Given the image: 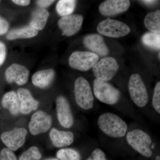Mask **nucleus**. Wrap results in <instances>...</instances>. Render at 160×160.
I'll return each mask as SVG.
<instances>
[{
  "label": "nucleus",
  "instance_id": "1",
  "mask_svg": "<svg viewBox=\"0 0 160 160\" xmlns=\"http://www.w3.org/2000/svg\"><path fill=\"white\" fill-rule=\"evenodd\" d=\"M99 128L104 134L112 138H121L126 135L128 126L118 116L106 112L98 118Z\"/></svg>",
  "mask_w": 160,
  "mask_h": 160
},
{
  "label": "nucleus",
  "instance_id": "2",
  "mask_svg": "<svg viewBox=\"0 0 160 160\" xmlns=\"http://www.w3.org/2000/svg\"><path fill=\"white\" fill-rule=\"evenodd\" d=\"M128 144L143 156L150 158L152 154L150 146L152 140L148 133L140 129L129 132L126 135Z\"/></svg>",
  "mask_w": 160,
  "mask_h": 160
},
{
  "label": "nucleus",
  "instance_id": "3",
  "mask_svg": "<svg viewBox=\"0 0 160 160\" xmlns=\"http://www.w3.org/2000/svg\"><path fill=\"white\" fill-rule=\"evenodd\" d=\"M93 89L96 98L102 102L114 105L119 101L120 91L108 82L95 79Z\"/></svg>",
  "mask_w": 160,
  "mask_h": 160
},
{
  "label": "nucleus",
  "instance_id": "4",
  "mask_svg": "<svg viewBox=\"0 0 160 160\" xmlns=\"http://www.w3.org/2000/svg\"><path fill=\"white\" fill-rule=\"evenodd\" d=\"M75 97L78 106L85 110L93 108L94 97L90 84L85 78L80 77L74 83Z\"/></svg>",
  "mask_w": 160,
  "mask_h": 160
},
{
  "label": "nucleus",
  "instance_id": "5",
  "mask_svg": "<svg viewBox=\"0 0 160 160\" xmlns=\"http://www.w3.org/2000/svg\"><path fill=\"white\" fill-rule=\"evenodd\" d=\"M128 87L132 102L140 108L145 107L148 103L149 97L146 85L139 75H132L129 78Z\"/></svg>",
  "mask_w": 160,
  "mask_h": 160
},
{
  "label": "nucleus",
  "instance_id": "6",
  "mask_svg": "<svg viewBox=\"0 0 160 160\" xmlns=\"http://www.w3.org/2000/svg\"><path fill=\"white\" fill-rule=\"evenodd\" d=\"M97 29L100 34L112 38L125 36L130 32V28L125 23L109 18L100 22Z\"/></svg>",
  "mask_w": 160,
  "mask_h": 160
},
{
  "label": "nucleus",
  "instance_id": "7",
  "mask_svg": "<svg viewBox=\"0 0 160 160\" xmlns=\"http://www.w3.org/2000/svg\"><path fill=\"white\" fill-rule=\"evenodd\" d=\"M98 55L90 52L75 51L69 57V66L81 71H88L98 62Z\"/></svg>",
  "mask_w": 160,
  "mask_h": 160
},
{
  "label": "nucleus",
  "instance_id": "8",
  "mask_svg": "<svg viewBox=\"0 0 160 160\" xmlns=\"http://www.w3.org/2000/svg\"><path fill=\"white\" fill-rule=\"evenodd\" d=\"M119 68L117 61L111 57H106L98 61L92 68L96 78L108 82L114 77Z\"/></svg>",
  "mask_w": 160,
  "mask_h": 160
},
{
  "label": "nucleus",
  "instance_id": "9",
  "mask_svg": "<svg viewBox=\"0 0 160 160\" xmlns=\"http://www.w3.org/2000/svg\"><path fill=\"white\" fill-rule=\"evenodd\" d=\"M27 131L23 128H15L1 135L2 142L11 151H16L24 145Z\"/></svg>",
  "mask_w": 160,
  "mask_h": 160
},
{
  "label": "nucleus",
  "instance_id": "10",
  "mask_svg": "<svg viewBox=\"0 0 160 160\" xmlns=\"http://www.w3.org/2000/svg\"><path fill=\"white\" fill-rule=\"evenodd\" d=\"M52 125L51 116L40 110L32 115L29 124L30 132L33 135L42 134L48 131Z\"/></svg>",
  "mask_w": 160,
  "mask_h": 160
},
{
  "label": "nucleus",
  "instance_id": "11",
  "mask_svg": "<svg viewBox=\"0 0 160 160\" xmlns=\"http://www.w3.org/2000/svg\"><path fill=\"white\" fill-rule=\"evenodd\" d=\"M83 22V17L81 15H70L61 18L58 22V26L62 31V35L70 37L79 31Z\"/></svg>",
  "mask_w": 160,
  "mask_h": 160
},
{
  "label": "nucleus",
  "instance_id": "12",
  "mask_svg": "<svg viewBox=\"0 0 160 160\" xmlns=\"http://www.w3.org/2000/svg\"><path fill=\"white\" fill-rule=\"evenodd\" d=\"M58 120L60 125L65 128H69L74 123V118L68 100L60 96L56 100Z\"/></svg>",
  "mask_w": 160,
  "mask_h": 160
},
{
  "label": "nucleus",
  "instance_id": "13",
  "mask_svg": "<svg viewBox=\"0 0 160 160\" xmlns=\"http://www.w3.org/2000/svg\"><path fill=\"white\" fill-rule=\"evenodd\" d=\"M29 74V69L26 66L14 63L6 69L5 77L8 82H15L18 85L22 86L27 82Z\"/></svg>",
  "mask_w": 160,
  "mask_h": 160
},
{
  "label": "nucleus",
  "instance_id": "14",
  "mask_svg": "<svg viewBox=\"0 0 160 160\" xmlns=\"http://www.w3.org/2000/svg\"><path fill=\"white\" fill-rule=\"evenodd\" d=\"M130 5L128 0H107L100 4L99 10L103 15L110 16L126 11Z\"/></svg>",
  "mask_w": 160,
  "mask_h": 160
},
{
  "label": "nucleus",
  "instance_id": "15",
  "mask_svg": "<svg viewBox=\"0 0 160 160\" xmlns=\"http://www.w3.org/2000/svg\"><path fill=\"white\" fill-rule=\"evenodd\" d=\"M83 43L87 49L98 55L105 57L109 54V48L102 37L100 35H87L83 39Z\"/></svg>",
  "mask_w": 160,
  "mask_h": 160
},
{
  "label": "nucleus",
  "instance_id": "16",
  "mask_svg": "<svg viewBox=\"0 0 160 160\" xmlns=\"http://www.w3.org/2000/svg\"><path fill=\"white\" fill-rule=\"evenodd\" d=\"M18 96L20 102V112L24 114H28L32 110H35L38 107V101L32 97L31 92L24 88L18 89Z\"/></svg>",
  "mask_w": 160,
  "mask_h": 160
},
{
  "label": "nucleus",
  "instance_id": "17",
  "mask_svg": "<svg viewBox=\"0 0 160 160\" xmlns=\"http://www.w3.org/2000/svg\"><path fill=\"white\" fill-rule=\"evenodd\" d=\"M52 144L58 148L71 145L74 141V135L70 131H61L52 128L49 133Z\"/></svg>",
  "mask_w": 160,
  "mask_h": 160
},
{
  "label": "nucleus",
  "instance_id": "18",
  "mask_svg": "<svg viewBox=\"0 0 160 160\" xmlns=\"http://www.w3.org/2000/svg\"><path fill=\"white\" fill-rule=\"evenodd\" d=\"M55 72L53 69H43L36 72L32 78L34 86L40 88L49 87L54 80Z\"/></svg>",
  "mask_w": 160,
  "mask_h": 160
},
{
  "label": "nucleus",
  "instance_id": "19",
  "mask_svg": "<svg viewBox=\"0 0 160 160\" xmlns=\"http://www.w3.org/2000/svg\"><path fill=\"white\" fill-rule=\"evenodd\" d=\"M49 16V13L46 9L39 8L35 9L32 14L29 26L38 31L45 28Z\"/></svg>",
  "mask_w": 160,
  "mask_h": 160
},
{
  "label": "nucleus",
  "instance_id": "20",
  "mask_svg": "<svg viewBox=\"0 0 160 160\" xmlns=\"http://www.w3.org/2000/svg\"><path fill=\"white\" fill-rule=\"evenodd\" d=\"M2 106L9 110L13 115H17L20 111V101L15 92L9 91L4 95L2 102Z\"/></svg>",
  "mask_w": 160,
  "mask_h": 160
},
{
  "label": "nucleus",
  "instance_id": "21",
  "mask_svg": "<svg viewBox=\"0 0 160 160\" xmlns=\"http://www.w3.org/2000/svg\"><path fill=\"white\" fill-rule=\"evenodd\" d=\"M38 31L30 26H26L21 28L12 29L7 35L6 38L9 40L18 39H27L34 37L37 35Z\"/></svg>",
  "mask_w": 160,
  "mask_h": 160
},
{
  "label": "nucleus",
  "instance_id": "22",
  "mask_svg": "<svg viewBox=\"0 0 160 160\" xmlns=\"http://www.w3.org/2000/svg\"><path fill=\"white\" fill-rule=\"evenodd\" d=\"M144 25L151 32L160 34V10L148 13L144 19Z\"/></svg>",
  "mask_w": 160,
  "mask_h": 160
},
{
  "label": "nucleus",
  "instance_id": "23",
  "mask_svg": "<svg viewBox=\"0 0 160 160\" xmlns=\"http://www.w3.org/2000/svg\"><path fill=\"white\" fill-rule=\"evenodd\" d=\"M77 1L73 0H60L57 4L56 10L61 16L70 15L74 11Z\"/></svg>",
  "mask_w": 160,
  "mask_h": 160
},
{
  "label": "nucleus",
  "instance_id": "24",
  "mask_svg": "<svg viewBox=\"0 0 160 160\" xmlns=\"http://www.w3.org/2000/svg\"><path fill=\"white\" fill-rule=\"evenodd\" d=\"M142 42L145 46L157 50L160 48V34L148 32L143 35Z\"/></svg>",
  "mask_w": 160,
  "mask_h": 160
},
{
  "label": "nucleus",
  "instance_id": "25",
  "mask_svg": "<svg viewBox=\"0 0 160 160\" xmlns=\"http://www.w3.org/2000/svg\"><path fill=\"white\" fill-rule=\"evenodd\" d=\"M60 160H81V156L78 151L72 149L67 148L60 149L57 153Z\"/></svg>",
  "mask_w": 160,
  "mask_h": 160
},
{
  "label": "nucleus",
  "instance_id": "26",
  "mask_svg": "<svg viewBox=\"0 0 160 160\" xmlns=\"http://www.w3.org/2000/svg\"><path fill=\"white\" fill-rule=\"evenodd\" d=\"M42 157L38 148L32 146L23 152L20 156L19 160H39Z\"/></svg>",
  "mask_w": 160,
  "mask_h": 160
},
{
  "label": "nucleus",
  "instance_id": "27",
  "mask_svg": "<svg viewBox=\"0 0 160 160\" xmlns=\"http://www.w3.org/2000/svg\"><path fill=\"white\" fill-rule=\"evenodd\" d=\"M152 104L153 108L159 114L160 113V82L157 83L152 97Z\"/></svg>",
  "mask_w": 160,
  "mask_h": 160
},
{
  "label": "nucleus",
  "instance_id": "28",
  "mask_svg": "<svg viewBox=\"0 0 160 160\" xmlns=\"http://www.w3.org/2000/svg\"><path fill=\"white\" fill-rule=\"evenodd\" d=\"M0 160H18L14 152L8 148H4L0 152Z\"/></svg>",
  "mask_w": 160,
  "mask_h": 160
},
{
  "label": "nucleus",
  "instance_id": "29",
  "mask_svg": "<svg viewBox=\"0 0 160 160\" xmlns=\"http://www.w3.org/2000/svg\"><path fill=\"white\" fill-rule=\"evenodd\" d=\"M86 160H107L105 152L100 149H94Z\"/></svg>",
  "mask_w": 160,
  "mask_h": 160
},
{
  "label": "nucleus",
  "instance_id": "30",
  "mask_svg": "<svg viewBox=\"0 0 160 160\" xmlns=\"http://www.w3.org/2000/svg\"><path fill=\"white\" fill-rule=\"evenodd\" d=\"M9 27L8 21L0 16V35L7 33Z\"/></svg>",
  "mask_w": 160,
  "mask_h": 160
},
{
  "label": "nucleus",
  "instance_id": "31",
  "mask_svg": "<svg viewBox=\"0 0 160 160\" xmlns=\"http://www.w3.org/2000/svg\"><path fill=\"white\" fill-rule=\"evenodd\" d=\"M7 53V49L6 45L2 42L0 41V66L5 62Z\"/></svg>",
  "mask_w": 160,
  "mask_h": 160
},
{
  "label": "nucleus",
  "instance_id": "32",
  "mask_svg": "<svg viewBox=\"0 0 160 160\" xmlns=\"http://www.w3.org/2000/svg\"><path fill=\"white\" fill-rule=\"evenodd\" d=\"M54 2L55 1H51V0H39V1H37L36 3L40 8L45 9L51 6L52 3Z\"/></svg>",
  "mask_w": 160,
  "mask_h": 160
},
{
  "label": "nucleus",
  "instance_id": "33",
  "mask_svg": "<svg viewBox=\"0 0 160 160\" xmlns=\"http://www.w3.org/2000/svg\"><path fill=\"white\" fill-rule=\"evenodd\" d=\"M12 2L18 6H28L30 3L29 0H12Z\"/></svg>",
  "mask_w": 160,
  "mask_h": 160
},
{
  "label": "nucleus",
  "instance_id": "34",
  "mask_svg": "<svg viewBox=\"0 0 160 160\" xmlns=\"http://www.w3.org/2000/svg\"><path fill=\"white\" fill-rule=\"evenodd\" d=\"M142 2L146 4V5H152V4H155L157 1H152V0H145V1H142Z\"/></svg>",
  "mask_w": 160,
  "mask_h": 160
},
{
  "label": "nucleus",
  "instance_id": "35",
  "mask_svg": "<svg viewBox=\"0 0 160 160\" xmlns=\"http://www.w3.org/2000/svg\"><path fill=\"white\" fill-rule=\"evenodd\" d=\"M46 160H60L58 158H52L49 159H47Z\"/></svg>",
  "mask_w": 160,
  "mask_h": 160
},
{
  "label": "nucleus",
  "instance_id": "36",
  "mask_svg": "<svg viewBox=\"0 0 160 160\" xmlns=\"http://www.w3.org/2000/svg\"><path fill=\"white\" fill-rule=\"evenodd\" d=\"M156 160H160L159 156H158L157 157H156Z\"/></svg>",
  "mask_w": 160,
  "mask_h": 160
},
{
  "label": "nucleus",
  "instance_id": "37",
  "mask_svg": "<svg viewBox=\"0 0 160 160\" xmlns=\"http://www.w3.org/2000/svg\"><path fill=\"white\" fill-rule=\"evenodd\" d=\"M0 2H1V1H0Z\"/></svg>",
  "mask_w": 160,
  "mask_h": 160
}]
</instances>
